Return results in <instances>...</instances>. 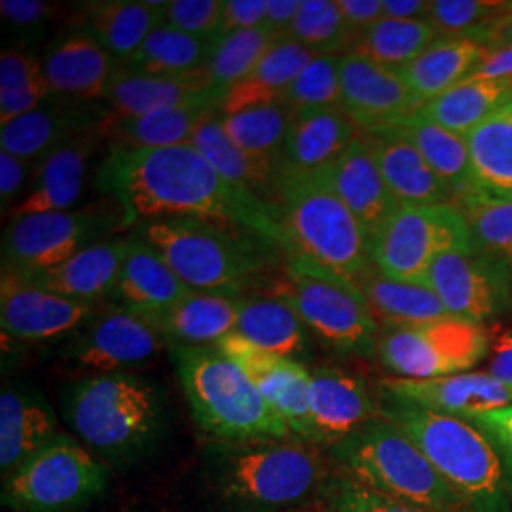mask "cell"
I'll return each instance as SVG.
<instances>
[{
	"mask_svg": "<svg viewBox=\"0 0 512 512\" xmlns=\"http://www.w3.org/2000/svg\"><path fill=\"white\" fill-rule=\"evenodd\" d=\"M194 291L241 293L279 268L283 249L272 239L226 220L162 217L133 228Z\"/></svg>",
	"mask_w": 512,
	"mask_h": 512,
	"instance_id": "obj_2",
	"label": "cell"
},
{
	"mask_svg": "<svg viewBox=\"0 0 512 512\" xmlns=\"http://www.w3.org/2000/svg\"><path fill=\"white\" fill-rule=\"evenodd\" d=\"M224 0H169L164 8V25L186 35L217 42Z\"/></svg>",
	"mask_w": 512,
	"mask_h": 512,
	"instance_id": "obj_52",
	"label": "cell"
},
{
	"mask_svg": "<svg viewBox=\"0 0 512 512\" xmlns=\"http://www.w3.org/2000/svg\"><path fill=\"white\" fill-rule=\"evenodd\" d=\"M321 492L329 512H435L382 494L342 471L330 475Z\"/></svg>",
	"mask_w": 512,
	"mask_h": 512,
	"instance_id": "obj_51",
	"label": "cell"
},
{
	"mask_svg": "<svg viewBox=\"0 0 512 512\" xmlns=\"http://www.w3.org/2000/svg\"><path fill=\"white\" fill-rule=\"evenodd\" d=\"M279 219L287 262L355 281L372 262L370 238L325 177L279 171Z\"/></svg>",
	"mask_w": 512,
	"mask_h": 512,
	"instance_id": "obj_3",
	"label": "cell"
},
{
	"mask_svg": "<svg viewBox=\"0 0 512 512\" xmlns=\"http://www.w3.org/2000/svg\"><path fill=\"white\" fill-rule=\"evenodd\" d=\"M103 103L112 114L122 118L196 105H215L222 109L219 97L207 90L202 71L190 76H154L118 67L110 76Z\"/></svg>",
	"mask_w": 512,
	"mask_h": 512,
	"instance_id": "obj_24",
	"label": "cell"
},
{
	"mask_svg": "<svg viewBox=\"0 0 512 512\" xmlns=\"http://www.w3.org/2000/svg\"><path fill=\"white\" fill-rule=\"evenodd\" d=\"M139 315L171 346H217L222 338L238 329L239 293L192 289L167 310Z\"/></svg>",
	"mask_w": 512,
	"mask_h": 512,
	"instance_id": "obj_28",
	"label": "cell"
},
{
	"mask_svg": "<svg viewBox=\"0 0 512 512\" xmlns=\"http://www.w3.org/2000/svg\"><path fill=\"white\" fill-rule=\"evenodd\" d=\"M382 418L412 440L469 512H512V471L473 421L382 401Z\"/></svg>",
	"mask_w": 512,
	"mask_h": 512,
	"instance_id": "obj_4",
	"label": "cell"
},
{
	"mask_svg": "<svg viewBox=\"0 0 512 512\" xmlns=\"http://www.w3.org/2000/svg\"><path fill=\"white\" fill-rule=\"evenodd\" d=\"M338 8L355 40L384 19V0H338Z\"/></svg>",
	"mask_w": 512,
	"mask_h": 512,
	"instance_id": "obj_57",
	"label": "cell"
},
{
	"mask_svg": "<svg viewBox=\"0 0 512 512\" xmlns=\"http://www.w3.org/2000/svg\"><path fill=\"white\" fill-rule=\"evenodd\" d=\"M380 395L382 401L408 404L463 420L512 406V387L497 382L488 372H465L427 380L389 376L380 382Z\"/></svg>",
	"mask_w": 512,
	"mask_h": 512,
	"instance_id": "obj_19",
	"label": "cell"
},
{
	"mask_svg": "<svg viewBox=\"0 0 512 512\" xmlns=\"http://www.w3.org/2000/svg\"><path fill=\"white\" fill-rule=\"evenodd\" d=\"M107 105L99 103H71L52 97L25 116L2 126L0 145L29 164L37 165L76 137L99 131L101 124L109 118Z\"/></svg>",
	"mask_w": 512,
	"mask_h": 512,
	"instance_id": "obj_20",
	"label": "cell"
},
{
	"mask_svg": "<svg viewBox=\"0 0 512 512\" xmlns=\"http://www.w3.org/2000/svg\"><path fill=\"white\" fill-rule=\"evenodd\" d=\"M397 205H452V194L414 143L397 128L366 133Z\"/></svg>",
	"mask_w": 512,
	"mask_h": 512,
	"instance_id": "obj_32",
	"label": "cell"
},
{
	"mask_svg": "<svg viewBox=\"0 0 512 512\" xmlns=\"http://www.w3.org/2000/svg\"><path fill=\"white\" fill-rule=\"evenodd\" d=\"M171 355L203 433L239 446L293 439L251 378L215 346H171Z\"/></svg>",
	"mask_w": 512,
	"mask_h": 512,
	"instance_id": "obj_5",
	"label": "cell"
},
{
	"mask_svg": "<svg viewBox=\"0 0 512 512\" xmlns=\"http://www.w3.org/2000/svg\"><path fill=\"white\" fill-rule=\"evenodd\" d=\"M488 48L469 38H437L399 73L421 105L463 84L488 55Z\"/></svg>",
	"mask_w": 512,
	"mask_h": 512,
	"instance_id": "obj_37",
	"label": "cell"
},
{
	"mask_svg": "<svg viewBox=\"0 0 512 512\" xmlns=\"http://www.w3.org/2000/svg\"><path fill=\"white\" fill-rule=\"evenodd\" d=\"M340 61L342 55H315L294 80L283 105L291 112L342 107Z\"/></svg>",
	"mask_w": 512,
	"mask_h": 512,
	"instance_id": "obj_50",
	"label": "cell"
},
{
	"mask_svg": "<svg viewBox=\"0 0 512 512\" xmlns=\"http://www.w3.org/2000/svg\"><path fill=\"white\" fill-rule=\"evenodd\" d=\"M251 378L262 397L287 423L293 439L315 444L310 414L311 370L300 361L256 348L238 332L215 346Z\"/></svg>",
	"mask_w": 512,
	"mask_h": 512,
	"instance_id": "obj_15",
	"label": "cell"
},
{
	"mask_svg": "<svg viewBox=\"0 0 512 512\" xmlns=\"http://www.w3.org/2000/svg\"><path fill=\"white\" fill-rule=\"evenodd\" d=\"M190 145L198 148L205 156V160L213 165L228 183L255 196L260 202L277 207L281 164L266 158H256L253 154L241 150L238 145H234L220 126L219 116L203 122L194 133Z\"/></svg>",
	"mask_w": 512,
	"mask_h": 512,
	"instance_id": "obj_36",
	"label": "cell"
},
{
	"mask_svg": "<svg viewBox=\"0 0 512 512\" xmlns=\"http://www.w3.org/2000/svg\"><path fill=\"white\" fill-rule=\"evenodd\" d=\"M302 44L315 55H346L355 44L338 2L302 0L287 37Z\"/></svg>",
	"mask_w": 512,
	"mask_h": 512,
	"instance_id": "obj_49",
	"label": "cell"
},
{
	"mask_svg": "<svg viewBox=\"0 0 512 512\" xmlns=\"http://www.w3.org/2000/svg\"><path fill=\"white\" fill-rule=\"evenodd\" d=\"M95 186L118 205L122 230L162 217H202L245 226L283 249L279 209L228 183L190 143L109 150Z\"/></svg>",
	"mask_w": 512,
	"mask_h": 512,
	"instance_id": "obj_1",
	"label": "cell"
},
{
	"mask_svg": "<svg viewBox=\"0 0 512 512\" xmlns=\"http://www.w3.org/2000/svg\"><path fill=\"white\" fill-rule=\"evenodd\" d=\"M355 287L382 330L420 327L450 317L433 289L387 277L376 266H370Z\"/></svg>",
	"mask_w": 512,
	"mask_h": 512,
	"instance_id": "obj_34",
	"label": "cell"
},
{
	"mask_svg": "<svg viewBox=\"0 0 512 512\" xmlns=\"http://www.w3.org/2000/svg\"><path fill=\"white\" fill-rule=\"evenodd\" d=\"M52 97L44 63L23 46L0 55V122L2 126L40 109Z\"/></svg>",
	"mask_w": 512,
	"mask_h": 512,
	"instance_id": "obj_47",
	"label": "cell"
},
{
	"mask_svg": "<svg viewBox=\"0 0 512 512\" xmlns=\"http://www.w3.org/2000/svg\"><path fill=\"white\" fill-rule=\"evenodd\" d=\"M42 63L52 97L71 103L103 101L110 76L118 69L116 59L82 29L55 38Z\"/></svg>",
	"mask_w": 512,
	"mask_h": 512,
	"instance_id": "obj_22",
	"label": "cell"
},
{
	"mask_svg": "<svg viewBox=\"0 0 512 512\" xmlns=\"http://www.w3.org/2000/svg\"><path fill=\"white\" fill-rule=\"evenodd\" d=\"M325 461L308 442L268 440L241 444L224 467L228 497L258 509H279L304 501L325 480Z\"/></svg>",
	"mask_w": 512,
	"mask_h": 512,
	"instance_id": "obj_9",
	"label": "cell"
},
{
	"mask_svg": "<svg viewBox=\"0 0 512 512\" xmlns=\"http://www.w3.org/2000/svg\"><path fill=\"white\" fill-rule=\"evenodd\" d=\"M275 40L277 37L266 25L217 40L202 71L207 90L224 103L228 92L251 74L260 59L274 46Z\"/></svg>",
	"mask_w": 512,
	"mask_h": 512,
	"instance_id": "obj_46",
	"label": "cell"
},
{
	"mask_svg": "<svg viewBox=\"0 0 512 512\" xmlns=\"http://www.w3.org/2000/svg\"><path fill=\"white\" fill-rule=\"evenodd\" d=\"M65 414L80 439L95 450L129 456L158 433L162 403L156 387L139 376L92 374L71 385Z\"/></svg>",
	"mask_w": 512,
	"mask_h": 512,
	"instance_id": "obj_7",
	"label": "cell"
},
{
	"mask_svg": "<svg viewBox=\"0 0 512 512\" xmlns=\"http://www.w3.org/2000/svg\"><path fill=\"white\" fill-rule=\"evenodd\" d=\"M101 143L99 131H90L38 162L33 181L10 211V219L48 211H71L84 192L88 167Z\"/></svg>",
	"mask_w": 512,
	"mask_h": 512,
	"instance_id": "obj_23",
	"label": "cell"
},
{
	"mask_svg": "<svg viewBox=\"0 0 512 512\" xmlns=\"http://www.w3.org/2000/svg\"><path fill=\"white\" fill-rule=\"evenodd\" d=\"M476 190L512 196V103L467 135Z\"/></svg>",
	"mask_w": 512,
	"mask_h": 512,
	"instance_id": "obj_42",
	"label": "cell"
},
{
	"mask_svg": "<svg viewBox=\"0 0 512 512\" xmlns=\"http://www.w3.org/2000/svg\"><path fill=\"white\" fill-rule=\"evenodd\" d=\"M374 266L393 279L427 285L437 256L471 249L465 220L454 205H397L370 239Z\"/></svg>",
	"mask_w": 512,
	"mask_h": 512,
	"instance_id": "obj_10",
	"label": "cell"
},
{
	"mask_svg": "<svg viewBox=\"0 0 512 512\" xmlns=\"http://www.w3.org/2000/svg\"><path fill=\"white\" fill-rule=\"evenodd\" d=\"M291 114L285 105H268L238 114H219V124L241 150L281 164Z\"/></svg>",
	"mask_w": 512,
	"mask_h": 512,
	"instance_id": "obj_48",
	"label": "cell"
},
{
	"mask_svg": "<svg viewBox=\"0 0 512 512\" xmlns=\"http://www.w3.org/2000/svg\"><path fill=\"white\" fill-rule=\"evenodd\" d=\"M124 255L126 238L103 239L52 270L19 277L67 298L101 304L103 300H110L116 289Z\"/></svg>",
	"mask_w": 512,
	"mask_h": 512,
	"instance_id": "obj_30",
	"label": "cell"
},
{
	"mask_svg": "<svg viewBox=\"0 0 512 512\" xmlns=\"http://www.w3.org/2000/svg\"><path fill=\"white\" fill-rule=\"evenodd\" d=\"M342 109L363 133L395 128L423 107L403 76L359 55L340 61Z\"/></svg>",
	"mask_w": 512,
	"mask_h": 512,
	"instance_id": "obj_18",
	"label": "cell"
},
{
	"mask_svg": "<svg viewBox=\"0 0 512 512\" xmlns=\"http://www.w3.org/2000/svg\"><path fill=\"white\" fill-rule=\"evenodd\" d=\"M61 10L57 2L44 0H2L0 14L4 25L16 33L23 42L40 40L46 27Z\"/></svg>",
	"mask_w": 512,
	"mask_h": 512,
	"instance_id": "obj_53",
	"label": "cell"
},
{
	"mask_svg": "<svg viewBox=\"0 0 512 512\" xmlns=\"http://www.w3.org/2000/svg\"><path fill=\"white\" fill-rule=\"evenodd\" d=\"M164 336L135 311L110 304L99 310L69 349V359L93 374H118L150 361Z\"/></svg>",
	"mask_w": 512,
	"mask_h": 512,
	"instance_id": "obj_16",
	"label": "cell"
},
{
	"mask_svg": "<svg viewBox=\"0 0 512 512\" xmlns=\"http://www.w3.org/2000/svg\"><path fill=\"white\" fill-rule=\"evenodd\" d=\"M469 421H473L490 439L494 440L497 450L501 452V456L505 458L512 471V406L478 414Z\"/></svg>",
	"mask_w": 512,
	"mask_h": 512,
	"instance_id": "obj_56",
	"label": "cell"
},
{
	"mask_svg": "<svg viewBox=\"0 0 512 512\" xmlns=\"http://www.w3.org/2000/svg\"><path fill=\"white\" fill-rule=\"evenodd\" d=\"M395 128L414 143L440 181L446 184L452 194V205L459 198L475 192L469 145L461 135L427 120L420 110Z\"/></svg>",
	"mask_w": 512,
	"mask_h": 512,
	"instance_id": "obj_39",
	"label": "cell"
},
{
	"mask_svg": "<svg viewBox=\"0 0 512 512\" xmlns=\"http://www.w3.org/2000/svg\"><path fill=\"white\" fill-rule=\"evenodd\" d=\"M427 287L437 293L450 315L480 325L512 311V275L475 247L437 256L429 268Z\"/></svg>",
	"mask_w": 512,
	"mask_h": 512,
	"instance_id": "obj_14",
	"label": "cell"
},
{
	"mask_svg": "<svg viewBox=\"0 0 512 512\" xmlns=\"http://www.w3.org/2000/svg\"><path fill=\"white\" fill-rule=\"evenodd\" d=\"M429 2L423 0H384V18L425 19Z\"/></svg>",
	"mask_w": 512,
	"mask_h": 512,
	"instance_id": "obj_61",
	"label": "cell"
},
{
	"mask_svg": "<svg viewBox=\"0 0 512 512\" xmlns=\"http://www.w3.org/2000/svg\"><path fill=\"white\" fill-rule=\"evenodd\" d=\"M363 131L342 107L291 114L281 169L319 175L334 164Z\"/></svg>",
	"mask_w": 512,
	"mask_h": 512,
	"instance_id": "obj_27",
	"label": "cell"
},
{
	"mask_svg": "<svg viewBox=\"0 0 512 512\" xmlns=\"http://www.w3.org/2000/svg\"><path fill=\"white\" fill-rule=\"evenodd\" d=\"M454 207L465 220L476 251L512 275V196L475 190Z\"/></svg>",
	"mask_w": 512,
	"mask_h": 512,
	"instance_id": "obj_45",
	"label": "cell"
},
{
	"mask_svg": "<svg viewBox=\"0 0 512 512\" xmlns=\"http://www.w3.org/2000/svg\"><path fill=\"white\" fill-rule=\"evenodd\" d=\"M188 289L158 251L137 234L126 238V255L110 302L135 313H158L183 300Z\"/></svg>",
	"mask_w": 512,
	"mask_h": 512,
	"instance_id": "obj_29",
	"label": "cell"
},
{
	"mask_svg": "<svg viewBox=\"0 0 512 512\" xmlns=\"http://www.w3.org/2000/svg\"><path fill=\"white\" fill-rule=\"evenodd\" d=\"M107 486V471L76 440L59 435L6 476L4 503L19 512H73Z\"/></svg>",
	"mask_w": 512,
	"mask_h": 512,
	"instance_id": "obj_12",
	"label": "cell"
},
{
	"mask_svg": "<svg viewBox=\"0 0 512 512\" xmlns=\"http://www.w3.org/2000/svg\"><path fill=\"white\" fill-rule=\"evenodd\" d=\"M165 4L148 0L82 2L76 8V29L90 33L122 65L164 21Z\"/></svg>",
	"mask_w": 512,
	"mask_h": 512,
	"instance_id": "obj_31",
	"label": "cell"
},
{
	"mask_svg": "<svg viewBox=\"0 0 512 512\" xmlns=\"http://www.w3.org/2000/svg\"><path fill=\"white\" fill-rule=\"evenodd\" d=\"M37 165L29 164L10 152H0V203L2 211L10 207V211L18 205L21 192L25 194L33 181Z\"/></svg>",
	"mask_w": 512,
	"mask_h": 512,
	"instance_id": "obj_54",
	"label": "cell"
},
{
	"mask_svg": "<svg viewBox=\"0 0 512 512\" xmlns=\"http://www.w3.org/2000/svg\"><path fill=\"white\" fill-rule=\"evenodd\" d=\"M310 414L315 444L334 446L382 416L365 380L338 366L311 370Z\"/></svg>",
	"mask_w": 512,
	"mask_h": 512,
	"instance_id": "obj_21",
	"label": "cell"
},
{
	"mask_svg": "<svg viewBox=\"0 0 512 512\" xmlns=\"http://www.w3.org/2000/svg\"><path fill=\"white\" fill-rule=\"evenodd\" d=\"M262 293L289 304L327 348L342 355H376L382 329L361 291L346 279L294 262L268 275Z\"/></svg>",
	"mask_w": 512,
	"mask_h": 512,
	"instance_id": "obj_8",
	"label": "cell"
},
{
	"mask_svg": "<svg viewBox=\"0 0 512 512\" xmlns=\"http://www.w3.org/2000/svg\"><path fill=\"white\" fill-rule=\"evenodd\" d=\"M437 38V31L427 19L384 18L357 37L349 54L401 71Z\"/></svg>",
	"mask_w": 512,
	"mask_h": 512,
	"instance_id": "obj_43",
	"label": "cell"
},
{
	"mask_svg": "<svg viewBox=\"0 0 512 512\" xmlns=\"http://www.w3.org/2000/svg\"><path fill=\"white\" fill-rule=\"evenodd\" d=\"M321 175L355 219L361 222L370 239L397 207L366 133H361Z\"/></svg>",
	"mask_w": 512,
	"mask_h": 512,
	"instance_id": "obj_25",
	"label": "cell"
},
{
	"mask_svg": "<svg viewBox=\"0 0 512 512\" xmlns=\"http://www.w3.org/2000/svg\"><path fill=\"white\" fill-rule=\"evenodd\" d=\"M340 471L385 495L435 512H469L420 448L391 421L376 418L334 446Z\"/></svg>",
	"mask_w": 512,
	"mask_h": 512,
	"instance_id": "obj_6",
	"label": "cell"
},
{
	"mask_svg": "<svg viewBox=\"0 0 512 512\" xmlns=\"http://www.w3.org/2000/svg\"><path fill=\"white\" fill-rule=\"evenodd\" d=\"M101 304L46 291L27 279L2 270L0 321L2 330L21 342H44L84 329Z\"/></svg>",
	"mask_w": 512,
	"mask_h": 512,
	"instance_id": "obj_17",
	"label": "cell"
},
{
	"mask_svg": "<svg viewBox=\"0 0 512 512\" xmlns=\"http://www.w3.org/2000/svg\"><path fill=\"white\" fill-rule=\"evenodd\" d=\"M219 114L220 109L215 105L164 110L133 118L110 114L101 124L99 135L109 150L179 147L188 145L203 122Z\"/></svg>",
	"mask_w": 512,
	"mask_h": 512,
	"instance_id": "obj_33",
	"label": "cell"
},
{
	"mask_svg": "<svg viewBox=\"0 0 512 512\" xmlns=\"http://www.w3.org/2000/svg\"><path fill=\"white\" fill-rule=\"evenodd\" d=\"M59 437L54 410L35 387L10 384L0 393V469L10 476Z\"/></svg>",
	"mask_w": 512,
	"mask_h": 512,
	"instance_id": "obj_26",
	"label": "cell"
},
{
	"mask_svg": "<svg viewBox=\"0 0 512 512\" xmlns=\"http://www.w3.org/2000/svg\"><path fill=\"white\" fill-rule=\"evenodd\" d=\"M490 353L484 325L444 317L420 327L382 330L376 357L393 378L427 380L465 374Z\"/></svg>",
	"mask_w": 512,
	"mask_h": 512,
	"instance_id": "obj_11",
	"label": "cell"
},
{
	"mask_svg": "<svg viewBox=\"0 0 512 512\" xmlns=\"http://www.w3.org/2000/svg\"><path fill=\"white\" fill-rule=\"evenodd\" d=\"M236 332L256 348L294 361L308 348L306 325L296 311L283 300L262 291L239 293Z\"/></svg>",
	"mask_w": 512,
	"mask_h": 512,
	"instance_id": "obj_38",
	"label": "cell"
},
{
	"mask_svg": "<svg viewBox=\"0 0 512 512\" xmlns=\"http://www.w3.org/2000/svg\"><path fill=\"white\" fill-rule=\"evenodd\" d=\"M488 374L497 382L512 387V329L495 338Z\"/></svg>",
	"mask_w": 512,
	"mask_h": 512,
	"instance_id": "obj_58",
	"label": "cell"
},
{
	"mask_svg": "<svg viewBox=\"0 0 512 512\" xmlns=\"http://www.w3.org/2000/svg\"><path fill=\"white\" fill-rule=\"evenodd\" d=\"M116 230H122V217L97 207L10 219L2 236V270L18 275L52 270Z\"/></svg>",
	"mask_w": 512,
	"mask_h": 512,
	"instance_id": "obj_13",
	"label": "cell"
},
{
	"mask_svg": "<svg viewBox=\"0 0 512 512\" xmlns=\"http://www.w3.org/2000/svg\"><path fill=\"white\" fill-rule=\"evenodd\" d=\"M213 46L215 44L209 40L186 35L160 23L143 46L118 67L154 76H190L205 69Z\"/></svg>",
	"mask_w": 512,
	"mask_h": 512,
	"instance_id": "obj_41",
	"label": "cell"
},
{
	"mask_svg": "<svg viewBox=\"0 0 512 512\" xmlns=\"http://www.w3.org/2000/svg\"><path fill=\"white\" fill-rule=\"evenodd\" d=\"M425 19L439 38H469L492 50L512 19V2L435 0Z\"/></svg>",
	"mask_w": 512,
	"mask_h": 512,
	"instance_id": "obj_44",
	"label": "cell"
},
{
	"mask_svg": "<svg viewBox=\"0 0 512 512\" xmlns=\"http://www.w3.org/2000/svg\"><path fill=\"white\" fill-rule=\"evenodd\" d=\"M467 80H512V46L490 50Z\"/></svg>",
	"mask_w": 512,
	"mask_h": 512,
	"instance_id": "obj_59",
	"label": "cell"
},
{
	"mask_svg": "<svg viewBox=\"0 0 512 512\" xmlns=\"http://www.w3.org/2000/svg\"><path fill=\"white\" fill-rule=\"evenodd\" d=\"M315 54L291 38H277L268 54L224 97L220 114L283 105L294 80L308 67Z\"/></svg>",
	"mask_w": 512,
	"mask_h": 512,
	"instance_id": "obj_35",
	"label": "cell"
},
{
	"mask_svg": "<svg viewBox=\"0 0 512 512\" xmlns=\"http://www.w3.org/2000/svg\"><path fill=\"white\" fill-rule=\"evenodd\" d=\"M268 0H224L219 40L226 35L262 27L266 21Z\"/></svg>",
	"mask_w": 512,
	"mask_h": 512,
	"instance_id": "obj_55",
	"label": "cell"
},
{
	"mask_svg": "<svg viewBox=\"0 0 512 512\" xmlns=\"http://www.w3.org/2000/svg\"><path fill=\"white\" fill-rule=\"evenodd\" d=\"M511 103L512 80H465L425 103L420 114L463 137Z\"/></svg>",
	"mask_w": 512,
	"mask_h": 512,
	"instance_id": "obj_40",
	"label": "cell"
},
{
	"mask_svg": "<svg viewBox=\"0 0 512 512\" xmlns=\"http://www.w3.org/2000/svg\"><path fill=\"white\" fill-rule=\"evenodd\" d=\"M302 0H268V12L264 25L274 33L275 37H287L294 19L300 12Z\"/></svg>",
	"mask_w": 512,
	"mask_h": 512,
	"instance_id": "obj_60",
	"label": "cell"
}]
</instances>
